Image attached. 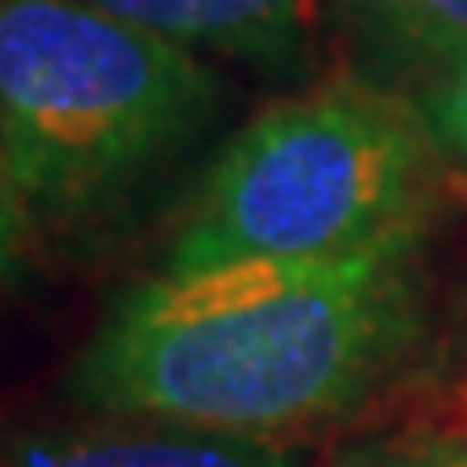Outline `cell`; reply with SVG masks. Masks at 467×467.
Returning <instances> with one entry per match:
<instances>
[{
  "mask_svg": "<svg viewBox=\"0 0 467 467\" xmlns=\"http://www.w3.org/2000/svg\"><path fill=\"white\" fill-rule=\"evenodd\" d=\"M191 53L286 62L306 38L310 0H91Z\"/></svg>",
  "mask_w": 467,
  "mask_h": 467,
  "instance_id": "obj_5",
  "label": "cell"
},
{
  "mask_svg": "<svg viewBox=\"0 0 467 467\" xmlns=\"http://www.w3.org/2000/svg\"><path fill=\"white\" fill-rule=\"evenodd\" d=\"M410 110L439 158L467 162V48L420 77V96L410 100Z\"/></svg>",
  "mask_w": 467,
  "mask_h": 467,
  "instance_id": "obj_7",
  "label": "cell"
},
{
  "mask_svg": "<svg viewBox=\"0 0 467 467\" xmlns=\"http://www.w3.org/2000/svg\"><path fill=\"white\" fill-rule=\"evenodd\" d=\"M0 467H301V449L182 424H72L0 434Z\"/></svg>",
  "mask_w": 467,
  "mask_h": 467,
  "instance_id": "obj_4",
  "label": "cell"
},
{
  "mask_svg": "<svg viewBox=\"0 0 467 467\" xmlns=\"http://www.w3.org/2000/svg\"><path fill=\"white\" fill-rule=\"evenodd\" d=\"M34 215H38V205L29 196L25 177H19V167L10 162L5 143H0V282H5L19 267V258H25L29 234H34Z\"/></svg>",
  "mask_w": 467,
  "mask_h": 467,
  "instance_id": "obj_9",
  "label": "cell"
},
{
  "mask_svg": "<svg viewBox=\"0 0 467 467\" xmlns=\"http://www.w3.org/2000/svg\"><path fill=\"white\" fill-rule=\"evenodd\" d=\"M220 77L91 0H0V143L38 210L81 215L215 115Z\"/></svg>",
  "mask_w": 467,
  "mask_h": 467,
  "instance_id": "obj_3",
  "label": "cell"
},
{
  "mask_svg": "<svg viewBox=\"0 0 467 467\" xmlns=\"http://www.w3.org/2000/svg\"><path fill=\"white\" fill-rule=\"evenodd\" d=\"M434 143L410 105L325 87L267 105L205 167L162 267L239 258H348L410 244Z\"/></svg>",
  "mask_w": 467,
  "mask_h": 467,
  "instance_id": "obj_2",
  "label": "cell"
},
{
  "mask_svg": "<svg viewBox=\"0 0 467 467\" xmlns=\"http://www.w3.org/2000/svg\"><path fill=\"white\" fill-rule=\"evenodd\" d=\"M334 5L381 62L420 77L467 48V0H334Z\"/></svg>",
  "mask_w": 467,
  "mask_h": 467,
  "instance_id": "obj_6",
  "label": "cell"
},
{
  "mask_svg": "<svg viewBox=\"0 0 467 467\" xmlns=\"http://www.w3.org/2000/svg\"><path fill=\"white\" fill-rule=\"evenodd\" d=\"M325 467H467V434L415 430L338 449Z\"/></svg>",
  "mask_w": 467,
  "mask_h": 467,
  "instance_id": "obj_8",
  "label": "cell"
},
{
  "mask_svg": "<svg viewBox=\"0 0 467 467\" xmlns=\"http://www.w3.org/2000/svg\"><path fill=\"white\" fill-rule=\"evenodd\" d=\"M410 244L162 267L77 353L72 396L110 420L258 439L329 420L410 344Z\"/></svg>",
  "mask_w": 467,
  "mask_h": 467,
  "instance_id": "obj_1",
  "label": "cell"
}]
</instances>
